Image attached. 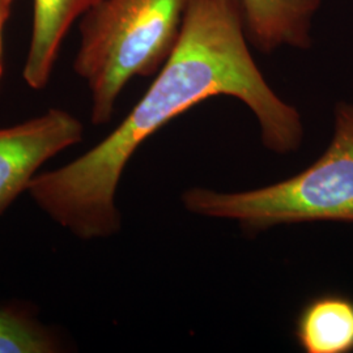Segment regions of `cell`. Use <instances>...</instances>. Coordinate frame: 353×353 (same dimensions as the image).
<instances>
[{"mask_svg":"<svg viewBox=\"0 0 353 353\" xmlns=\"http://www.w3.org/2000/svg\"><path fill=\"white\" fill-rule=\"evenodd\" d=\"M59 341L24 312L0 310V353L58 352Z\"/></svg>","mask_w":353,"mask_h":353,"instance_id":"8","label":"cell"},{"mask_svg":"<svg viewBox=\"0 0 353 353\" xmlns=\"http://www.w3.org/2000/svg\"><path fill=\"white\" fill-rule=\"evenodd\" d=\"M191 214L234 220L249 233L303 223H353V105L335 106L334 135L325 153L296 176L240 192L190 189Z\"/></svg>","mask_w":353,"mask_h":353,"instance_id":"3","label":"cell"},{"mask_svg":"<svg viewBox=\"0 0 353 353\" xmlns=\"http://www.w3.org/2000/svg\"><path fill=\"white\" fill-rule=\"evenodd\" d=\"M190 0H102L80 19L74 70L90 92V121L105 125L131 79L160 71L181 36Z\"/></svg>","mask_w":353,"mask_h":353,"instance_id":"2","label":"cell"},{"mask_svg":"<svg viewBox=\"0 0 353 353\" xmlns=\"http://www.w3.org/2000/svg\"><path fill=\"white\" fill-rule=\"evenodd\" d=\"M102 0H33V23L23 77L32 89L50 80L64 37L76 20Z\"/></svg>","mask_w":353,"mask_h":353,"instance_id":"6","label":"cell"},{"mask_svg":"<svg viewBox=\"0 0 353 353\" xmlns=\"http://www.w3.org/2000/svg\"><path fill=\"white\" fill-rule=\"evenodd\" d=\"M294 338L307 353L353 352V300L343 294L312 299L299 313Z\"/></svg>","mask_w":353,"mask_h":353,"instance_id":"7","label":"cell"},{"mask_svg":"<svg viewBox=\"0 0 353 353\" xmlns=\"http://www.w3.org/2000/svg\"><path fill=\"white\" fill-rule=\"evenodd\" d=\"M83 137L81 122L62 109L0 128V214L28 190L42 165Z\"/></svg>","mask_w":353,"mask_h":353,"instance_id":"4","label":"cell"},{"mask_svg":"<svg viewBox=\"0 0 353 353\" xmlns=\"http://www.w3.org/2000/svg\"><path fill=\"white\" fill-rule=\"evenodd\" d=\"M241 6L248 39L256 50L310 48L312 20L321 0H241Z\"/></svg>","mask_w":353,"mask_h":353,"instance_id":"5","label":"cell"},{"mask_svg":"<svg viewBox=\"0 0 353 353\" xmlns=\"http://www.w3.org/2000/svg\"><path fill=\"white\" fill-rule=\"evenodd\" d=\"M249 43L241 0H190L176 48L139 102L97 145L34 176L26 190L32 199L81 240L113 236L121 229L115 194L132 154L174 118L217 96L252 110L267 150L297 151L300 113L268 85Z\"/></svg>","mask_w":353,"mask_h":353,"instance_id":"1","label":"cell"},{"mask_svg":"<svg viewBox=\"0 0 353 353\" xmlns=\"http://www.w3.org/2000/svg\"><path fill=\"white\" fill-rule=\"evenodd\" d=\"M12 3L13 0H0V84L3 77V32L11 16Z\"/></svg>","mask_w":353,"mask_h":353,"instance_id":"9","label":"cell"}]
</instances>
